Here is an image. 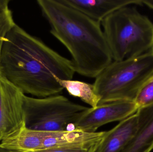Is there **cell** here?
<instances>
[{
    "label": "cell",
    "mask_w": 153,
    "mask_h": 152,
    "mask_svg": "<svg viewBox=\"0 0 153 152\" xmlns=\"http://www.w3.org/2000/svg\"><path fill=\"white\" fill-rule=\"evenodd\" d=\"M100 143L91 146H73L52 148L36 152H94Z\"/></svg>",
    "instance_id": "obj_15"
},
{
    "label": "cell",
    "mask_w": 153,
    "mask_h": 152,
    "mask_svg": "<svg viewBox=\"0 0 153 152\" xmlns=\"http://www.w3.org/2000/svg\"><path fill=\"white\" fill-rule=\"evenodd\" d=\"M24 95L0 75V142L24 126Z\"/></svg>",
    "instance_id": "obj_6"
},
{
    "label": "cell",
    "mask_w": 153,
    "mask_h": 152,
    "mask_svg": "<svg viewBox=\"0 0 153 152\" xmlns=\"http://www.w3.org/2000/svg\"><path fill=\"white\" fill-rule=\"evenodd\" d=\"M138 125L137 113L120 121L112 129L106 131L94 152H120L135 135Z\"/></svg>",
    "instance_id": "obj_9"
},
{
    "label": "cell",
    "mask_w": 153,
    "mask_h": 152,
    "mask_svg": "<svg viewBox=\"0 0 153 152\" xmlns=\"http://www.w3.org/2000/svg\"><path fill=\"white\" fill-rule=\"evenodd\" d=\"M138 108L134 101H119L89 108L74 126V129L95 133L104 125L120 121L135 114Z\"/></svg>",
    "instance_id": "obj_7"
},
{
    "label": "cell",
    "mask_w": 153,
    "mask_h": 152,
    "mask_svg": "<svg viewBox=\"0 0 153 152\" xmlns=\"http://www.w3.org/2000/svg\"><path fill=\"white\" fill-rule=\"evenodd\" d=\"M106 133V131L88 133L75 129L64 131H39L40 151L60 147L94 145L102 141Z\"/></svg>",
    "instance_id": "obj_8"
},
{
    "label": "cell",
    "mask_w": 153,
    "mask_h": 152,
    "mask_svg": "<svg viewBox=\"0 0 153 152\" xmlns=\"http://www.w3.org/2000/svg\"><path fill=\"white\" fill-rule=\"evenodd\" d=\"M24 127L31 130H68L74 126L88 107L75 103L63 95L45 98L23 97Z\"/></svg>",
    "instance_id": "obj_5"
},
{
    "label": "cell",
    "mask_w": 153,
    "mask_h": 152,
    "mask_svg": "<svg viewBox=\"0 0 153 152\" xmlns=\"http://www.w3.org/2000/svg\"><path fill=\"white\" fill-rule=\"evenodd\" d=\"M143 4L153 10V0H143Z\"/></svg>",
    "instance_id": "obj_17"
},
{
    "label": "cell",
    "mask_w": 153,
    "mask_h": 152,
    "mask_svg": "<svg viewBox=\"0 0 153 152\" xmlns=\"http://www.w3.org/2000/svg\"><path fill=\"white\" fill-rule=\"evenodd\" d=\"M0 152H26L22 151H14L11 149H8L5 147H3L0 145Z\"/></svg>",
    "instance_id": "obj_18"
},
{
    "label": "cell",
    "mask_w": 153,
    "mask_h": 152,
    "mask_svg": "<svg viewBox=\"0 0 153 152\" xmlns=\"http://www.w3.org/2000/svg\"><path fill=\"white\" fill-rule=\"evenodd\" d=\"M136 113L137 132L120 152H151L153 150V104L140 108Z\"/></svg>",
    "instance_id": "obj_11"
},
{
    "label": "cell",
    "mask_w": 153,
    "mask_h": 152,
    "mask_svg": "<svg viewBox=\"0 0 153 152\" xmlns=\"http://www.w3.org/2000/svg\"><path fill=\"white\" fill-rule=\"evenodd\" d=\"M71 60L15 25L5 36L0 56V75L23 93L38 98L57 95L63 87L56 78L72 79Z\"/></svg>",
    "instance_id": "obj_1"
},
{
    "label": "cell",
    "mask_w": 153,
    "mask_h": 152,
    "mask_svg": "<svg viewBox=\"0 0 153 152\" xmlns=\"http://www.w3.org/2000/svg\"><path fill=\"white\" fill-rule=\"evenodd\" d=\"M101 24L114 61L153 52V23L135 8L128 5L120 8Z\"/></svg>",
    "instance_id": "obj_3"
},
{
    "label": "cell",
    "mask_w": 153,
    "mask_h": 152,
    "mask_svg": "<svg viewBox=\"0 0 153 152\" xmlns=\"http://www.w3.org/2000/svg\"><path fill=\"white\" fill-rule=\"evenodd\" d=\"M94 20L101 22L106 17L122 7L132 4H142L140 0H62Z\"/></svg>",
    "instance_id": "obj_10"
},
{
    "label": "cell",
    "mask_w": 153,
    "mask_h": 152,
    "mask_svg": "<svg viewBox=\"0 0 153 152\" xmlns=\"http://www.w3.org/2000/svg\"><path fill=\"white\" fill-rule=\"evenodd\" d=\"M138 109L153 104V75L141 87L134 101Z\"/></svg>",
    "instance_id": "obj_13"
},
{
    "label": "cell",
    "mask_w": 153,
    "mask_h": 152,
    "mask_svg": "<svg viewBox=\"0 0 153 152\" xmlns=\"http://www.w3.org/2000/svg\"><path fill=\"white\" fill-rule=\"evenodd\" d=\"M56 80L70 95L79 98L91 108H96L99 105L100 99L95 93L93 84L73 79L56 78Z\"/></svg>",
    "instance_id": "obj_12"
},
{
    "label": "cell",
    "mask_w": 153,
    "mask_h": 152,
    "mask_svg": "<svg viewBox=\"0 0 153 152\" xmlns=\"http://www.w3.org/2000/svg\"><path fill=\"white\" fill-rule=\"evenodd\" d=\"M9 0H0V11L8 9Z\"/></svg>",
    "instance_id": "obj_16"
},
{
    "label": "cell",
    "mask_w": 153,
    "mask_h": 152,
    "mask_svg": "<svg viewBox=\"0 0 153 152\" xmlns=\"http://www.w3.org/2000/svg\"><path fill=\"white\" fill-rule=\"evenodd\" d=\"M50 33L69 51L75 72L96 78L112 62L100 22L63 2L37 1Z\"/></svg>",
    "instance_id": "obj_2"
},
{
    "label": "cell",
    "mask_w": 153,
    "mask_h": 152,
    "mask_svg": "<svg viewBox=\"0 0 153 152\" xmlns=\"http://www.w3.org/2000/svg\"><path fill=\"white\" fill-rule=\"evenodd\" d=\"M15 25L9 8L0 11V56L5 36Z\"/></svg>",
    "instance_id": "obj_14"
},
{
    "label": "cell",
    "mask_w": 153,
    "mask_h": 152,
    "mask_svg": "<svg viewBox=\"0 0 153 152\" xmlns=\"http://www.w3.org/2000/svg\"><path fill=\"white\" fill-rule=\"evenodd\" d=\"M153 75V52L139 57L114 61L93 84L100 104L119 101H134L144 84Z\"/></svg>",
    "instance_id": "obj_4"
}]
</instances>
